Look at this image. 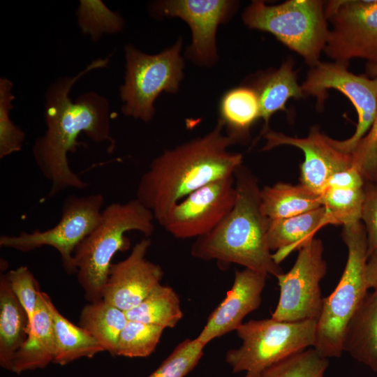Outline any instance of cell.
I'll return each mask as SVG.
<instances>
[{
	"label": "cell",
	"mask_w": 377,
	"mask_h": 377,
	"mask_svg": "<svg viewBox=\"0 0 377 377\" xmlns=\"http://www.w3.org/2000/svg\"><path fill=\"white\" fill-rule=\"evenodd\" d=\"M342 237L348 248L347 262L337 287L323 299L313 347L327 359L342 355L346 325L369 290L365 276L369 254L364 226L361 221L344 226Z\"/></svg>",
	"instance_id": "5"
},
{
	"label": "cell",
	"mask_w": 377,
	"mask_h": 377,
	"mask_svg": "<svg viewBox=\"0 0 377 377\" xmlns=\"http://www.w3.org/2000/svg\"><path fill=\"white\" fill-rule=\"evenodd\" d=\"M126 312L101 300L89 302L81 311L79 325L115 356L120 334L128 322Z\"/></svg>",
	"instance_id": "25"
},
{
	"label": "cell",
	"mask_w": 377,
	"mask_h": 377,
	"mask_svg": "<svg viewBox=\"0 0 377 377\" xmlns=\"http://www.w3.org/2000/svg\"><path fill=\"white\" fill-rule=\"evenodd\" d=\"M236 200L235 176L211 182L173 205L158 222L177 239L198 238L215 228Z\"/></svg>",
	"instance_id": "13"
},
{
	"label": "cell",
	"mask_w": 377,
	"mask_h": 377,
	"mask_svg": "<svg viewBox=\"0 0 377 377\" xmlns=\"http://www.w3.org/2000/svg\"><path fill=\"white\" fill-rule=\"evenodd\" d=\"M42 295L54 327L56 349L53 363L64 366L82 357L91 358L105 351L89 332L62 316L47 294L42 292Z\"/></svg>",
	"instance_id": "22"
},
{
	"label": "cell",
	"mask_w": 377,
	"mask_h": 377,
	"mask_svg": "<svg viewBox=\"0 0 377 377\" xmlns=\"http://www.w3.org/2000/svg\"><path fill=\"white\" fill-rule=\"evenodd\" d=\"M364 177L358 168L352 165L350 168L333 175L328 180L327 188L341 189L363 188Z\"/></svg>",
	"instance_id": "37"
},
{
	"label": "cell",
	"mask_w": 377,
	"mask_h": 377,
	"mask_svg": "<svg viewBox=\"0 0 377 377\" xmlns=\"http://www.w3.org/2000/svg\"><path fill=\"white\" fill-rule=\"evenodd\" d=\"M256 91L260 118L265 121L262 133L269 128L268 122L273 114L286 110L288 99L300 98L304 96L290 61L284 63L278 70L263 79Z\"/></svg>",
	"instance_id": "26"
},
{
	"label": "cell",
	"mask_w": 377,
	"mask_h": 377,
	"mask_svg": "<svg viewBox=\"0 0 377 377\" xmlns=\"http://www.w3.org/2000/svg\"><path fill=\"white\" fill-rule=\"evenodd\" d=\"M219 114L226 133L235 143L246 138L251 126L260 118L256 90L247 87L228 90L220 101Z\"/></svg>",
	"instance_id": "24"
},
{
	"label": "cell",
	"mask_w": 377,
	"mask_h": 377,
	"mask_svg": "<svg viewBox=\"0 0 377 377\" xmlns=\"http://www.w3.org/2000/svg\"><path fill=\"white\" fill-rule=\"evenodd\" d=\"M332 23L324 52L336 62L377 61V1H332L325 8Z\"/></svg>",
	"instance_id": "12"
},
{
	"label": "cell",
	"mask_w": 377,
	"mask_h": 377,
	"mask_svg": "<svg viewBox=\"0 0 377 377\" xmlns=\"http://www.w3.org/2000/svg\"><path fill=\"white\" fill-rule=\"evenodd\" d=\"M343 350L377 372V291L367 293L349 320Z\"/></svg>",
	"instance_id": "19"
},
{
	"label": "cell",
	"mask_w": 377,
	"mask_h": 377,
	"mask_svg": "<svg viewBox=\"0 0 377 377\" xmlns=\"http://www.w3.org/2000/svg\"><path fill=\"white\" fill-rule=\"evenodd\" d=\"M30 331L27 313L12 291L4 273L0 275V365L12 370L13 360Z\"/></svg>",
	"instance_id": "20"
},
{
	"label": "cell",
	"mask_w": 377,
	"mask_h": 377,
	"mask_svg": "<svg viewBox=\"0 0 377 377\" xmlns=\"http://www.w3.org/2000/svg\"><path fill=\"white\" fill-rule=\"evenodd\" d=\"M182 40L156 54L144 53L131 45L124 47L126 71L119 87L122 113L150 121L155 114L154 102L162 92L176 93L183 77Z\"/></svg>",
	"instance_id": "8"
},
{
	"label": "cell",
	"mask_w": 377,
	"mask_h": 377,
	"mask_svg": "<svg viewBox=\"0 0 377 377\" xmlns=\"http://www.w3.org/2000/svg\"><path fill=\"white\" fill-rule=\"evenodd\" d=\"M377 112L368 133L360 141L351 153L353 163L360 169L364 179L376 177L377 169Z\"/></svg>",
	"instance_id": "35"
},
{
	"label": "cell",
	"mask_w": 377,
	"mask_h": 377,
	"mask_svg": "<svg viewBox=\"0 0 377 377\" xmlns=\"http://www.w3.org/2000/svg\"><path fill=\"white\" fill-rule=\"evenodd\" d=\"M5 276L31 321L37 306L40 290L37 281L27 266L11 269L5 274Z\"/></svg>",
	"instance_id": "34"
},
{
	"label": "cell",
	"mask_w": 377,
	"mask_h": 377,
	"mask_svg": "<svg viewBox=\"0 0 377 377\" xmlns=\"http://www.w3.org/2000/svg\"><path fill=\"white\" fill-rule=\"evenodd\" d=\"M205 346L197 337L184 340L147 377H185L198 364Z\"/></svg>",
	"instance_id": "32"
},
{
	"label": "cell",
	"mask_w": 377,
	"mask_h": 377,
	"mask_svg": "<svg viewBox=\"0 0 377 377\" xmlns=\"http://www.w3.org/2000/svg\"><path fill=\"white\" fill-rule=\"evenodd\" d=\"M316 326V319L288 322L271 317L243 323L236 330L242 343L227 351L226 362L235 374L259 377L270 366L313 347Z\"/></svg>",
	"instance_id": "6"
},
{
	"label": "cell",
	"mask_w": 377,
	"mask_h": 377,
	"mask_svg": "<svg viewBox=\"0 0 377 377\" xmlns=\"http://www.w3.org/2000/svg\"><path fill=\"white\" fill-rule=\"evenodd\" d=\"M128 320L172 328L183 317L180 300L168 286L159 284L146 298L126 311Z\"/></svg>",
	"instance_id": "27"
},
{
	"label": "cell",
	"mask_w": 377,
	"mask_h": 377,
	"mask_svg": "<svg viewBox=\"0 0 377 377\" xmlns=\"http://www.w3.org/2000/svg\"><path fill=\"white\" fill-rule=\"evenodd\" d=\"M234 176L236 200L233 208L211 232L196 238L191 254L202 260L238 264L276 277L283 272L268 245L269 219L261 209L258 181L242 164Z\"/></svg>",
	"instance_id": "3"
},
{
	"label": "cell",
	"mask_w": 377,
	"mask_h": 377,
	"mask_svg": "<svg viewBox=\"0 0 377 377\" xmlns=\"http://www.w3.org/2000/svg\"><path fill=\"white\" fill-rule=\"evenodd\" d=\"M154 220L152 212L137 198L111 203L102 210L99 223L73 253L77 281L87 301L103 300L113 256L130 248L125 233L137 230L149 237L154 230Z\"/></svg>",
	"instance_id": "4"
},
{
	"label": "cell",
	"mask_w": 377,
	"mask_h": 377,
	"mask_svg": "<svg viewBox=\"0 0 377 377\" xmlns=\"http://www.w3.org/2000/svg\"><path fill=\"white\" fill-rule=\"evenodd\" d=\"M361 221L366 229L368 254H370L377 250V187L365 191Z\"/></svg>",
	"instance_id": "36"
},
{
	"label": "cell",
	"mask_w": 377,
	"mask_h": 377,
	"mask_svg": "<svg viewBox=\"0 0 377 377\" xmlns=\"http://www.w3.org/2000/svg\"><path fill=\"white\" fill-rule=\"evenodd\" d=\"M218 120L207 134L165 149L154 158L141 176L137 198L158 222L192 192L216 180L233 175L242 155L228 147L235 142Z\"/></svg>",
	"instance_id": "2"
},
{
	"label": "cell",
	"mask_w": 377,
	"mask_h": 377,
	"mask_svg": "<svg viewBox=\"0 0 377 377\" xmlns=\"http://www.w3.org/2000/svg\"><path fill=\"white\" fill-rule=\"evenodd\" d=\"M365 191L327 188L321 195L325 223L344 226L361 221Z\"/></svg>",
	"instance_id": "28"
},
{
	"label": "cell",
	"mask_w": 377,
	"mask_h": 377,
	"mask_svg": "<svg viewBox=\"0 0 377 377\" xmlns=\"http://www.w3.org/2000/svg\"><path fill=\"white\" fill-rule=\"evenodd\" d=\"M367 71L376 76V78H377V61H369L367 67Z\"/></svg>",
	"instance_id": "39"
},
{
	"label": "cell",
	"mask_w": 377,
	"mask_h": 377,
	"mask_svg": "<svg viewBox=\"0 0 377 377\" xmlns=\"http://www.w3.org/2000/svg\"><path fill=\"white\" fill-rule=\"evenodd\" d=\"M77 15L80 29L94 40L103 34L120 31L124 27L121 15L110 10L101 1H80Z\"/></svg>",
	"instance_id": "31"
},
{
	"label": "cell",
	"mask_w": 377,
	"mask_h": 377,
	"mask_svg": "<svg viewBox=\"0 0 377 377\" xmlns=\"http://www.w3.org/2000/svg\"><path fill=\"white\" fill-rule=\"evenodd\" d=\"M376 152H377V143H376ZM375 180H376V187H377V169H376V174Z\"/></svg>",
	"instance_id": "40"
},
{
	"label": "cell",
	"mask_w": 377,
	"mask_h": 377,
	"mask_svg": "<svg viewBox=\"0 0 377 377\" xmlns=\"http://www.w3.org/2000/svg\"><path fill=\"white\" fill-rule=\"evenodd\" d=\"M55 349L52 320L40 290L37 306L30 321L29 334L14 355L11 371L21 374L45 368L53 363Z\"/></svg>",
	"instance_id": "18"
},
{
	"label": "cell",
	"mask_w": 377,
	"mask_h": 377,
	"mask_svg": "<svg viewBox=\"0 0 377 377\" xmlns=\"http://www.w3.org/2000/svg\"><path fill=\"white\" fill-rule=\"evenodd\" d=\"M242 18L249 27L273 34L311 67L320 62L329 34L323 1L289 0L267 6L253 1Z\"/></svg>",
	"instance_id": "7"
},
{
	"label": "cell",
	"mask_w": 377,
	"mask_h": 377,
	"mask_svg": "<svg viewBox=\"0 0 377 377\" xmlns=\"http://www.w3.org/2000/svg\"><path fill=\"white\" fill-rule=\"evenodd\" d=\"M164 330L160 326L128 320L120 334L115 356H149L155 350Z\"/></svg>",
	"instance_id": "29"
},
{
	"label": "cell",
	"mask_w": 377,
	"mask_h": 377,
	"mask_svg": "<svg viewBox=\"0 0 377 377\" xmlns=\"http://www.w3.org/2000/svg\"><path fill=\"white\" fill-rule=\"evenodd\" d=\"M234 5L226 0H169L155 3L154 10L158 15L184 20L192 32L186 55L198 64L209 65L217 59V27L228 18Z\"/></svg>",
	"instance_id": "14"
},
{
	"label": "cell",
	"mask_w": 377,
	"mask_h": 377,
	"mask_svg": "<svg viewBox=\"0 0 377 377\" xmlns=\"http://www.w3.org/2000/svg\"><path fill=\"white\" fill-rule=\"evenodd\" d=\"M13 86L9 79H0V158L20 151L25 139L24 132L10 118L15 99Z\"/></svg>",
	"instance_id": "33"
},
{
	"label": "cell",
	"mask_w": 377,
	"mask_h": 377,
	"mask_svg": "<svg viewBox=\"0 0 377 377\" xmlns=\"http://www.w3.org/2000/svg\"><path fill=\"white\" fill-rule=\"evenodd\" d=\"M365 276L369 289L373 288L377 291V250L369 254Z\"/></svg>",
	"instance_id": "38"
},
{
	"label": "cell",
	"mask_w": 377,
	"mask_h": 377,
	"mask_svg": "<svg viewBox=\"0 0 377 377\" xmlns=\"http://www.w3.org/2000/svg\"><path fill=\"white\" fill-rule=\"evenodd\" d=\"M151 240L136 243L124 260L112 264L103 292V300L124 311L133 308L159 284L161 267L146 258Z\"/></svg>",
	"instance_id": "15"
},
{
	"label": "cell",
	"mask_w": 377,
	"mask_h": 377,
	"mask_svg": "<svg viewBox=\"0 0 377 377\" xmlns=\"http://www.w3.org/2000/svg\"><path fill=\"white\" fill-rule=\"evenodd\" d=\"M260 206L269 220L297 216L322 207L321 195L302 184L278 182L260 189Z\"/></svg>",
	"instance_id": "23"
},
{
	"label": "cell",
	"mask_w": 377,
	"mask_h": 377,
	"mask_svg": "<svg viewBox=\"0 0 377 377\" xmlns=\"http://www.w3.org/2000/svg\"><path fill=\"white\" fill-rule=\"evenodd\" d=\"M104 197L101 193L84 196L71 195L65 198L59 221L41 231L21 232L18 235H1L0 246L28 252L44 246L55 249L60 254L67 274L77 272L73 253L77 246L100 221Z\"/></svg>",
	"instance_id": "9"
},
{
	"label": "cell",
	"mask_w": 377,
	"mask_h": 377,
	"mask_svg": "<svg viewBox=\"0 0 377 377\" xmlns=\"http://www.w3.org/2000/svg\"><path fill=\"white\" fill-rule=\"evenodd\" d=\"M325 208L316 209L288 218L269 220L267 242L273 258L278 264L290 252L299 249L313 239L316 232L325 226Z\"/></svg>",
	"instance_id": "21"
},
{
	"label": "cell",
	"mask_w": 377,
	"mask_h": 377,
	"mask_svg": "<svg viewBox=\"0 0 377 377\" xmlns=\"http://www.w3.org/2000/svg\"><path fill=\"white\" fill-rule=\"evenodd\" d=\"M267 274L245 268L236 270L231 288L209 315L197 337L204 345L235 330L246 315L259 307Z\"/></svg>",
	"instance_id": "17"
},
{
	"label": "cell",
	"mask_w": 377,
	"mask_h": 377,
	"mask_svg": "<svg viewBox=\"0 0 377 377\" xmlns=\"http://www.w3.org/2000/svg\"><path fill=\"white\" fill-rule=\"evenodd\" d=\"M266 139L263 150H269L280 145L298 147L304 154L301 166V184L321 195L326 189L329 179L335 173L352 165V154L342 152L329 142V137L321 133L318 127H313L306 138L286 135L267 128L262 133Z\"/></svg>",
	"instance_id": "16"
},
{
	"label": "cell",
	"mask_w": 377,
	"mask_h": 377,
	"mask_svg": "<svg viewBox=\"0 0 377 377\" xmlns=\"http://www.w3.org/2000/svg\"><path fill=\"white\" fill-rule=\"evenodd\" d=\"M347 66L336 61H320L308 72L301 87L304 95L315 96L320 104L329 89H337L350 99L358 114L356 130L345 140L329 138V142L338 150L351 154L374 121L377 112V78L355 75L347 69Z\"/></svg>",
	"instance_id": "11"
},
{
	"label": "cell",
	"mask_w": 377,
	"mask_h": 377,
	"mask_svg": "<svg viewBox=\"0 0 377 377\" xmlns=\"http://www.w3.org/2000/svg\"><path fill=\"white\" fill-rule=\"evenodd\" d=\"M328 366V359L312 347L270 366L259 377H325Z\"/></svg>",
	"instance_id": "30"
},
{
	"label": "cell",
	"mask_w": 377,
	"mask_h": 377,
	"mask_svg": "<svg viewBox=\"0 0 377 377\" xmlns=\"http://www.w3.org/2000/svg\"><path fill=\"white\" fill-rule=\"evenodd\" d=\"M109 58L94 60L74 76L61 77L52 82L45 94V120L47 129L34 142L32 154L43 177L50 182L47 198L69 188L84 189L88 184L70 168L68 154L80 145V134L96 142L109 143L108 151L114 147L110 134V103L94 91L79 96L75 101L70 96L79 79L95 69L105 68Z\"/></svg>",
	"instance_id": "1"
},
{
	"label": "cell",
	"mask_w": 377,
	"mask_h": 377,
	"mask_svg": "<svg viewBox=\"0 0 377 377\" xmlns=\"http://www.w3.org/2000/svg\"><path fill=\"white\" fill-rule=\"evenodd\" d=\"M323 253L322 242L313 237L298 249L291 269L276 276L280 296L272 318L288 322L318 319L324 299L320 282L327 270Z\"/></svg>",
	"instance_id": "10"
}]
</instances>
